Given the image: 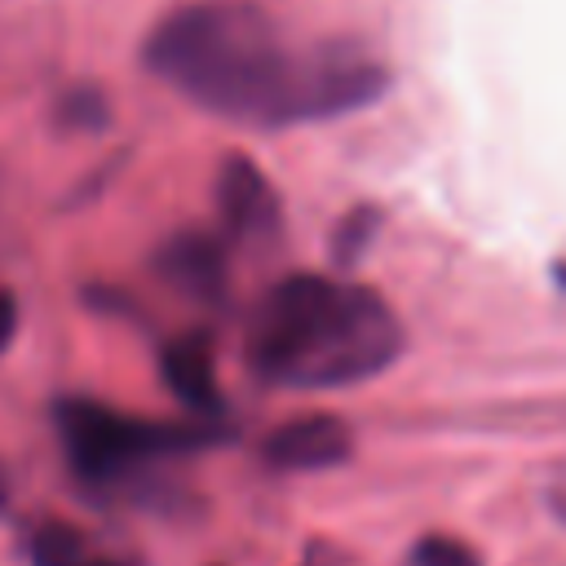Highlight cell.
Segmentation results:
<instances>
[{
    "mask_svg": "<svg viewBox=\"0 0 566 566\" xmlns=\"http://www.w3.org/2000/svg\"><path fill=\"white\" fill-rule=\"evenodd\" d=\"M142 57L199 111L252 128L336 119L389 88V71L358 44H287L274 18L239 0L172 9L146 35Z\"/></svg>",
    "mask_w": 566,
    "mask_h": 566,
    "instance_id": "1",
    "label": "cell"
},
{
    "mask_svg": "<svg viewBox=\"0 0 566 566\" xmlns=\"http://www.w3.org/2000/svg\"><path fill=\"white\" fill-rule=\"evenodd\" d=\"M243 354L256 380L274 389H345L394 367L402 323L376 287L287 274L252 310Z\"/></svg>",
    "mask_w": 566,
    "mask_h": 566,
    "instance_id": "2",
    "label": "cell"
},
{
    "mask_svg": "<svg viewBox=\"0 0 566 566\" xmlns=\"http://www.w3.org/2000/svg\"><path fill=\"white\" fill-rule=\"evenodd\" d=\"M62 447L71 469L88 486H128L142 482L155 464L186 455L203 442H212V429L203 424H168V420H146L115 411L93 398H66L53 411Z\"/></svg>",
    "mask_w": 566,
    "mask_h": 566,
    "instance_id": "3",
    "label": "cell"
},
{
    "mask_svg": "<svg viewBox=\"0 0 566 566\" xmlns=\"http://www.w3.org/2000/svg\"><path fill=\"white\" fill-rule=\"evenodd\" d=\"M217 217L226 239H239V243H265L279 234V221H283L279 190L248 155H226L217 172Z\"/></svg>",
    "mask_w": 566,
    "mask_h": 566,
    "instance_id": "4",
    "label": "cell"
},
{
    "mask_svg": "<svg viewBox=\"0 0 566 566\" xmlns=\"http://www.w3.org/2000/svg\"><path fill=\"white\" fill-rule=\"evenodd\" d=\"M261 451H265V460L274 469L310 473V469H332V464L349 460L354 433L336 416H296V420L270 429Z\"/></svg>",
    "mask_w": 566,
    "mask_h": 566,
    "instance_id": "5",
    "label": "cell"
},
{
    "mask_svg": "<svg viewBox=\"0 0 566 566\" xmlns=\"http://www.w3.org/2000/svg\"><path fill=\"white\" fill-rule=\"evenodd\" d=\"M155 270L177 287L186 292L190 301L199 305H221L226 301V248L217 234H199V230H186V234H172L159 256H155Z\"/></svg>",
    "mask_w": 566,
    "mask_h": 566,
    "instance_id": "6",
    "label": "cell"
},
{
    "mask_svg": "<svg viewBox=\"0 0 566 566\" xmlns=\"http://www.w3.org/2000/svg\"><path fill=\"white\" fill-rule=\"evenodd\" d=\"M159 371L168 394L195 411V416H217L221 411V389H217V363H212V345L208 336H177L164 345L159 354Z\"/></svg>",
    "mask_w": 566,
    "mask_h": 566,
    "instance_id": "7",
    "label": "cell"
},
{
    "mask_svg": "<svg viewBox=\"0 0 566 566\" xmlns=\"http://www.w3.org/2000/svg\"><path fill=\"white\" fill-rule=\"evenodd\" d=\"M31 562L35 566H133L128 557L106 553L97 539H88L80 526H66V522H44L31 535Z\"/></svg>",
    "mask_w": 566,
    "mask_h": 566,
    "instance_id": "8",
    "label": "cell"
},
{
    "mask_svg": "<svg viewBox=\"0 0 566 566\" xmlns=\"http://www.w3.org/2000/svg\"><path fill=\"white\" fill-rule=\"evenodd\" d=\"M376 226H380V217H376V208H354L340 226H336V239H332V256H336V265L340 270H349L363 252H367V243L376 239Z\"/></svg>",
    "mask_w": 566,
    "mask_h": 566,
    "instance_id": "9",
    "label": "cell"
},
{
    "mask_svg": "<svg viewBox=\"0 0 566 566\" xmlns=\"http://www.w3.org/2000/svg\"><path fill=\"white\" fill-rule=\"evenodd\" d=\"M411 566H482V557L451 535H424L411 548Z\"/></svg>",
    "mask_w": 566,
    "mask_h": 566,
    "instance_id": "10",
    "label": "cell"
},
{
    "mask_svg": "<svg viewBox=\"0 0 566 566\" xmlns=\"http://www.w3.org/2000/svg\"><path fill=\"white\" fill-rule=\"evenodd\" d=\"M13 327H18V305L9 292H0V349L13 340Z\"/></svg>",
    "mask_w": 566,
    "mask_h": 566,
    "instance_id": "11",
    "label": "cell"
},
{
    "mask_svg": "<svg viewBox=\"0 0 566 566\" xmlns=\"http://www.w3.org/2000/svg\"><path fill=\"white\" fill-rule=\"evenodd\" d=\"M4 495H9V482H4V469H0V509H4Z\"/></svg>",
    "mask_w": 566,
    "mask_h": 566,
    "instance_id": "12",
    "label": "cell"
}]
</instances>
